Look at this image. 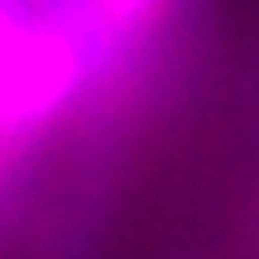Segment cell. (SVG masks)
I'll list each match as a JSON object with an SVG mask.
<instances>
[{
  "mask_svg": "<svg viewBox=\"0 0 259 259\" xmlns=\"http://www.w3.org/2000/svg\"><path fill=\"white\" fill-rule=\"evenodd\" d=\"M94 6L109 21H119V26H150L166 11V0H94Z\"/></svg>",
  "mask_w": 259,
  "mask_h": 259,
  "instance_id": "cell-1",
  "label": "cell"
}]
</instances>
